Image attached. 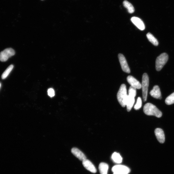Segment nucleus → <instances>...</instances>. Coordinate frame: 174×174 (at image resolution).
Returning a JSON list of instances; mask_svg holds the SVG:
<instances>
[{
    "instance_id": "1",
    "label": "nucleus",
    "mask_w": 174,
    "mask_h": 174,
    "mask_svg": "<svg viewBox=\"0 0 174 174\" xmlns=\"http://www.w3.org/2000/svg\"><path fill=\"white\" fill-rule=\"evenodd\" d=\"M143 110L144 113L148 116H155L158 118H160L162 116V112L155 106L150 103L145 104Z\"/></svg>"
},
{
    "instance_id": "2",
    "label": "nucleus",
    "mask_w": 174,
    "mask_h": 174,
    "mask_svg": "<svg viewBox=\"0 0 174 174\" xmlns=\"http://www.w3.org/2000/svg\"><path fill=\"white\" fill-rule=\"evenodd\" d=\"M127 97L126 86L125 84H123L119 89L117 94L118 101L123 107H125L126 106Z\"/></svg>"
},
{
    "instance_id": "3",
    "label": "nucleus",
    "mask_w": 174,
    "mask_h": 174,
    "mask_svg": "<svg viewBox=\"0 0 174 174\" xmlns=\"http://www.w3.org/2000/svg\"><path fill=\"white\" fill-rule=\"evenodd\" d=\"M168 56L166 53H163L158 56L156 61V69L157 71H160L167 62Z\"/></svg>"
},
{
    "instance_id": "4",
    "label": "nucleus",
    "mask_w": 174,
    "mask_h": 174,
    "mask_svg": "<svg viewBox=\"0 0 174 174\" xmlns=\"http://www.w3.org/2000/svg\"><path fill=\"white\" fill-rule=\"evenodd\" d=\"M149 84V79L147 74L144 73L142 77V83L141 84L142 89L143 97L144 102L146 101L148 88Z\"/></svg>"
},
{
    "instance_id": "5",
    "label": "nucleus",
    "mask_w": 174,
    "mask_h": 174,
    "mask_svg": "<svg viewBox=\"0 0 174 174\" xmlns=\"http://www.w3.org/2000/svg\"><path fill=\"white\" fill-rule=\"evenodd\" d=\"M15 53L14 50L11 48L5 49L0 53V61L3 62L6 61L9 57L14 56Z\"/></svg>"
},
{
    "instance_id": "6",
    "label": "nucleus",
    "mask_w": 174,
    "mask_h": 174,
    "mask_svg": "<svg viewBox=\"0 0 174 174\" xmlns=\"http://www.w3.org/2000/svg\"><path fill=\"white\" fill-rule=\"evenodd\" d=\"M112 171L113 174H128L130 172V170L126 166L118 165L112 168Z\"/></svg>"
},
{
    "instance_id": "7",
    "label": "nucleus",
    "mask_w": 174,
    "mask_h": 174,
    "mask_svg": "<svg viewBox=\"0 0 174 174\" xmlns=\"http://www.w3.org/2000/svg\"><path fill=\"white\" fill-rule=\"evenodd\" d=\"M118 57L119 62L121 64L122 70L125 72L128 73H130V70L129 68L126 59L123 54H119L118 55Z\"/></svg>"
},
{
    "instance_id": "8",
    "label": "nucleus",
    "mask_w": 174,
    "mask_h": 174,
    "mask_svg": "<svg viewBox=\"0 0 174 174\" xmlns=\"http://www.w3.org/2000/svg\"><path fill=\"white\" fill-rule=\"evenodd\" d=\"M127 81L131 87L136 89L142 88L141 84L136 79L132 76H129L127 78Z\"/></svg>"
},
{
    "instance_id": "9",
    "label": "nucleus",
    "mask_w": 174,
    "mask_h": 174,
    "mask_svg": "<svg viewBox=\"0 0 174 174\" xmlns=\"http://www.w3.org/2000/svg\"><path fill=\"white\" fill-rule=\"evenodd\" d=\"M131 21L140 30L143 31L145 29V24L140 18L136 17H133L131 18Z\"/></svg>"
},
{
    "instance_id": "10",
    "label": "nucleus",
    "mask_w": 174,
    "mask_h": 174,
    "mask_svg": "<svg viewBox=\"0 0 174 174\" xmlns=\"http://www.w3.org/2000/svg\"><path fill=\"white\" fill-rule=\"evenodd\" d=\"M82 163L83 166L88 171L93 173H96L97 172L96 168L90 161L86 159L83 161Z\"/></svg>"
},
{
    "instance_id": "11",
    "label": "nucleus",
    "mask_w": 174,
    "mask_h": 174,
    "mask_svg": "<svg viewBox=\"0 0 174 174\" xmlns=\"http://www.w3.org/2000/svg\"><path fill=\"white\" fill-rule=\"evenodd\" d=\"M155 134L158 141L161 143H163L165 141V134L162 129L157 128L155 129Z\"/></svg>"
},
{
    "instance_id": "12",
    "label": "nucleus",
    "mask_w": 174,
    "mask_h": 174,
    "mask_svg": "<svg viewBox=\"0 0 174 174\" xmlns=\"http://www.w3.org/2000/svg\"><path fill=\"white\" fill-rule=\"evenodd\" d=\"M71 152L80 161H83L87 159V157L84 154L77 148H73L72 149Z\"/></svg>"
},
{
    "instance_id": "13",
    "label": "nucleus",
    "mask_w": 174,
    "mask_h": 174,
    "mask_svg": "<svg viewBox=\"0 0 174 174\" xmlns=\"http://www.w3.org/2000/svg\"><path fill=\"white\" fill-rule=\"evenodd\" d=\"M150 94L151 96L154 98L161 99V94L159 87L158 86H154Z\"/></svg>"
},
{
    "instance_id": "14",
    "label": "nucleus",
    "mask_w": 174,
    "mask_h": 174,
    "mask_svg": "<svg viewBox=\"0 0 174 174\" xmlns=\"http://www.w3.org/2000/svg\"><path fill=\"white\" fill-rule=\"evenodd\" d=\"M135 97L128 95L126 103L127 111H130L135 102Z\"/></svg>"
},
{
    "instance_id": "15",
    "label": "nucleus",
    "mask_w": 174,
    "mask_h": 174,
    "mask_svg": "<svg viewBox=\"0 0 174 174\" xmlns=\"http://www.w3.org/2000/svg\"><path fill=\"white\" fill-rule=\"evenodd\" d=\"M109 166L108 164L101 163L99 165V169L101 174H107Z\"/></svg>"
},
{
    "instance_id": "16",
    "label": "nucleus",
    "mask_w": 174,
    "mask_h": 174,
    "mask_svg": "<svg viewBox=\"0 0 174 174\" xmlns=\"http://www.w3.org/2000/svg\"><path fill=\"white\" fill-rule=\"evenodd\" d=\"M113 161L116 163H120L122 162L123 158L120 154L117 152H114L112 155Z\"/></svg>"
},
{
    "instance_id": "17",
    "label": "nucleus",
    "mask_w": 174,
    "mask_h": 174,
    "mask_svg": "<svg viewBox=\"0 0 174 174\" xmlns=\"http://www.w3.org/2000/svg\"><path fill=\"white\" fill-rule=\"evenodd\" d=\"M147 37L149 41L151 42L154 46H157L158 42L157 39L150 33H148L146 34Z\"/></svg>"
},
{
    "instance_id": "18",
    "label": "nucleus",
    "mask_w": 174,
    "mask_h": 174,
    "mask_svg": "<svg viewBox=\"0 0 174 174\" xmlns=\"http://www.w3.org/2000/svg\"><path fill=\"white\" fill-rule=\"evenodd\" d=\"M123 4L124 6L127 9L129 13L132 14L135 11V8L130 3L125 1L123 2Z\"/></svg>"
},
{
    "instance_id": "19",
    "label": "nucleus",
    "mask_w": 174,
    "mask_h": 174,
    "mask_svg": "<svg viewBox=\"0 0 174 174\" xmlns=\"http://www.w3.org/2000/svg\"><path fill=\"white\" fill-rule=\"evenodd\" d=\"M14 67L13 65H11L9 66L6 70L4 73H3L2 75V79H5L9 75L10 73L12 71Z\"/></svg>"
},
{
    "instance_id": "20",
    "label": "nucleus",
    "mask_w": 174,
    "mask_h": 174,
    "mask_svg": "<svg viewBox=\"0 0 174 174\" xmlns=\"http://www.w3.org/2000/svg\"><path fill=\"white\" fill-rule=\"evenodd\" d=\"M165 102L167 105H171L174 103V92L166 99Z\"/></svg>"
},
{
    "instance_id": "21",
    "label": "nucleus",
    "mask_w": 174,
    "mask_h": 174,
    "mask_svg": "<svg viewBox=\"0 0 174 174\" xmlns=\"http://www.w3.org/2000/svg\"><path fill=\"white\" fill-rule=\"evenodd\" d=\"M142 100L141 98L139 97L137 99V102L134 106V109L136 110H139L142 107Z\"/></svg>"
},
{
    "instance_id": "22",
    "label": "nucleus",
    "mask_w": 174,
    "mask_h": 174,
    "mask_svg": "<svg viewBox=\"0 0 174 174\" xmlns=\"http://www.w3.org/2000/svg\"><path fill=\"white\" fill-rule=\"evenodd\" d=\"M136 89L131 86L129 89L128 95L135 97L136 96Z\"/></svg>"
},
{
    "instance_id": "23",
    "label": "nucleus",
    "mask_w": 174,
    "mask_h": 174,
    "mask_svg": "<svg viewBox=\"0 0 174 174\" xmlns=\"http://www.w3.org/2000/svg\"><path fill=\"white\" fill-rule=\"evenodd\" d=\"M48 95L51 97H54L55 95V92L52 88H49L48 91Z\"/></svg>"
},
{
    "instance_id": "24",
    "label": "nucleus",
    "mask_w": 174,
    "mask_h": 174,
    "mask_svg": "<svg viewBox=\"0 0 174 174\" xmlns=\"http://www.w3.org/2000/svg\"><path fill=\"white\" fill-rule=\"evenodd\" d=\"M1 87V84L0 83V87Z\"/></svg>"
},
{
    "instance_id": "25",
    "label": "nucleus",
    "mask_w": 174,
    "mask_h": 174,
    "mask_svg": "<svg viewBox=\"0 0 174 174\" xmlns=\"http://www.w3.org/2000/svg\"><path fill=\"white\" fill-rule=\"evenodd\" d=\"M41 1H43V0H41Z\"/></svg>"
}]
</instances>
